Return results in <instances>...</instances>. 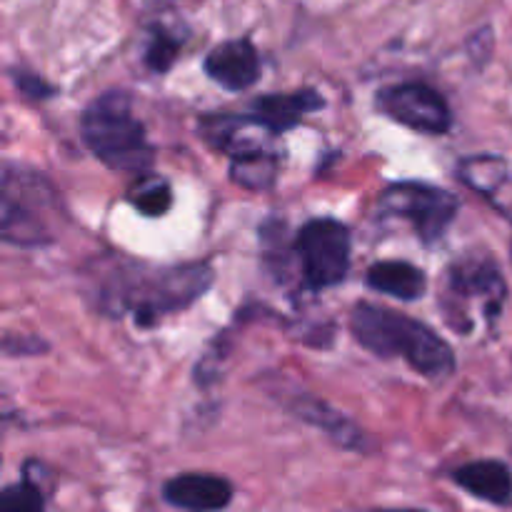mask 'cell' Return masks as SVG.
I'll use <instances>...</instances> for the list:
<instances>
[{
  "instance_id": "obj_3",
  "label": "cell",
  "mask_w": 512,
  "mask_h": 512,
  "mask_svg": "<svg viewBox=\"0 0 512 512\" xmlns=\"http://www.w3.org/2000/svg\"><path fill=\"white\" fill-rule=\"evenodd\" d=\"M213 285V270L205 263L178 265V268L158 270L150 280H125L113 285L115 293H108V308L130 310L140 328H153L165 313H178L193 305L205 290Z\"/></svg>"
},
{
  "instance_id": "obj_21",
  "label": "cell",
  "mask_w": 512,
  "mask_h": 512,
  "mask_svg": "<svg viewBox=\"0 0 512 512\" xmlns=\"http://www.w3.org/2000/svg\"><path fill=\"white\" fill-rule=\"evenodd\" d=\"M10 80L15 83L18 93L28 95L33 100H45V98H53L58 90L55 85H50L48 80H43L40 75L30 73V70H10Z\"/></svg>"
},
{
  "instance_id": "obj_17",
  "label": "cell",
  "mask_w": 512,
  "mask_h": 512,
  "mask_svg": "<svg viewBox=\"0 0 512 512\" xmlns=\"http://www.w3.org/2000/svg\"><path fill=\"white\" fill-rule=\"evenodd\" d=\"M293 413L298 418H303L305 423L310 425H318L323 428L325 433L333 435L343 448H360V440H363V433L355 428L350 420H345L343 415L330 410L323 400H315V398H298L293 405Z\"/></svg>"
},
{
  "instance_id": "obj_20",
  "label": "cell",
  "mask_w": 512,
  "mask_h": 512,
  "mask_svg": "<svg viewBox=\"0 0 512 512\" xmlns=\"http://www.w3.org/2000/svg\"><path fill=\"white\" fill-rule=\"evenodd\" d=\"M23 473V480L18 485H10L0 495V510L3 512H43V488L35 483V475H30L28 470H23Z\"/></svg>"
},
{
  "instance_id": "obj_9",
  "label": "cell",
  "mask_w": 512,
  "mask_h": 512,
  "mask_svg": "<svg viewBox=\"0 0 512 512\" xmlns=\"http://www.w3.org/2000/svg\"><path fill=\"white\" fill-rule=\"evenodd\" d=\"M505 280L500 275L498 265L485 255H473L463 258L448 270V295L460 303V300L480 298L483 310L488 318H498L505 303Z\"/></svg>"
},
{
  "instance_id": "obj_8",
  "label": "cell",
  "mask_w": 512,
  "mask_h": 512,
  "mask_svg": "<svg viewBox=\"0 0 512 512\" xmlns=\"http://www.w3.org/2000/svg\"><path fill=\"white\" fill-rule=\"evenodd\" d=\"M200 135L205 143L213 145L220 153H228L230 158L258 153V150H275L270 145L273 130L260 123L255 115H230V113H210L203 115L198 123Z\"/></svg>"
},
{
  "instance_id": "obj_10",
  "label": "cell",
  "mask_w": 512,
  "mask_h": 512,
  "mask_svg": "<svg viewBox=\"0 0 512 512\" xmlns=\"http://www.w3.org/2000/svg\"><path fill=\"white\" fill-rule=\"evenodd\" d=\"M203 68L205 75L220 88L240 93L258 83L260 55L248 38L225 40L205 55Z\"/></svg>"
},
{
  "instance_id": "obj_14",
  "label": "cell",
  "mask_w": 512,
  "mask_h": 512,
  "mask_svg": "<svg viewBox=\"0 0 512 512\" xmlns=\"http://www.w3.org/2000/svg\"><path fill=\"white\" fill-rule=\"evenodd\" d=\"M365 283L375 293L413 303V300L423 298L425 290H428V275H425L423 268H418L413 263H405V260H380V263L368 268Z\"/></svg>"
},
{
  "instance_id": "obj_7",
  "label": "cell",
  "mask_w": 512,
  "mask_h": 512,
  "mask_svg": "<svg viewBox=\"0 0 512 512\" xmlns=\"http://www.w3.org/2000/svg\"><path fill=\"white\" fill-rule=\"evenodd\" d=\"M380 113L410 130L445 135L453 125V113L443 95L425 83H398L383 88L375 98Z\"/></svg>"
},
{
  "instance_id": "obj_13",
  "label": "cell",
  "mask_w": 512,
  "mask_h": 512,
  "mask_svg": "<svg viewBox=\"0 0 512 512\" xmlns=\"http://www.w3.org/2000/svg\"><path fill=\"white\" fill-rule=\"evenodd\" d=\"M453 483L493 505L512 503V473L500 460H473L453 470Z\"/></svg>"
},
{
  "instance_id": "obj_11",
  "label": "cell",
  "mask_w": 512,
  "mask_h": 512,
  "mask_svg": "<svg viewBox=\"0 0 512 512\" xmlns=\"http://www.w3.org/2000/svg\"><path fill=\"white\" fill-rule=\"evenodd\" d=\"M163 500L178 510H223L233 500V485L220 478V475L183 473L175 475L163 485Z\"/></svg>"
},
{
  "instance_id": "obj_2",
  "label": "cell",
  "mask_w": 512,
  "mask_h": 512,
  "mask_svg": "<svg viewBox=\"0 0 512 512\" xmlns=\"http://www.w3.org/2000/svg\"><path fill=\"white\" fill-rule=\"evenodd\" d=\"M80 135L90 153L110 170L143 175L153 168L155 150L125 90H108L90 100L80 118Z\"/></svg>"
},
{
  "instance_id": "obj_19",
  "label": "cell",
  "mask_w": 512,
  "mask_h": 512,
  "mask_svg": "<svg viewBox=\"0 0 512 512\" xmlns=\"http://www.w3.org/2000/svg\"><path fill=\"white\" fill-rule=\"evenodd\" d=\"M180 48H183V38L170 30H165L163 25H155L150 30L148 45H145V65H148L153 73H168L173 68V63L178 60Z\"/></svg>"
},
{
  "instance_id": "obj_12",
  "label": "cell",
  "mask_w": 512,
  "mask_h": 512,
  "mask_svg": "<svg viewBox=\"0 0 512 512\" xmlns=\"http://www.w3.org/2000/svg\"><path fill=\"white\" fill-rule=\"evenodd\" d=\"M325 108V98L313 88L293 90V93H268L250 103V115L268 125L273 133H285L295 128L308 113Z\"/></svg>"
},
{
  "instance_id": "obj_16",
  "label": "cell",
  "mask_w": 512,
  "mask_h": 512,
  "mask_svg": "<svg viewBox=\"0 0 512 512\" xmlns=\"http://www.w3.org/2000/svg\"><path fill=\"white\" fill-rule=\"evenodd\" d=\"M280 173V155L278 150H258V153L240 155L230 163V178L235 185L245 190L263 193L270 190L278 180Z\"/></svg>"
},
{
  "instance_id": "obj_1",
  "label": "cell",
  "mask_w": 512,
  "mask_h": 512,
  "mask_svg": "<svg viewBox=\"0 0 512 512\" xmlns=\"http://www.w3.org/2000/svg\"><path fill=\"white\" fill-rule=\"evenodd\" d=\"M350 333L378 358H403L415 373L443 380L455 373L453 348L433 328L375 303L350 310Z\"/></svg>"
},
{
  "instance_id": "obj_15",
  "label": "cell",
  "mask_w": 512,
  "mask_h": 512,
  "mask_svg": "<svg viewBox=\"0 0 512 512\" xmlns=\"http://www.w3.org/2000/svg\"><path fill=\"white\" fill-rule=\"evenodd\" d=\"M458 178L463 180L468 188L478 190L488 200H493L498 208H503L500 195L512 183V175L508 163L498 155H473L458 163Z\"/></svg>"
},
{
  "instance_id": "obj_5",
  "label": "cell",
  "mask_w": 512,
  "mask_h": 512,
  "mask_svg": "<svg viewBox=\"0 0 512 512\" xmlns=\"http://www.w3.org/2000/svg\"><path fill=\"white\" fill-rule=\"evenodd\" d=\"M305 288H335L348 278L350 230L335 218H313L295 235Z\"/></svg>"
},
{
  "instance_id": "obj_6",
  "label": "cell",
  "mask_w": 512,
  "mask_h": 512,
  "mask_svg": "<svg viewBox=\"0 0 512 512\" xmlns=\"http://www.w3.org/2000/svg\"><path fill=\"white\" fill-rule=\"evenodd\" d=\"M458 198L453 193L425 183H395L378 198L383 218H405L425 245L438 243L458 215Z\"/></svg>"
},
{
  "instance_id": "obj_18",
  "label": "cell",
  "mask_w": 512,
  "mask_h": 512,
  "mask_svg": "<svg viewBox=\"0 0 512 512\" xmlns=\"http://www.w3.org/2000/svg\"><path fill=\"white\" fill-rule=\"evenodd\" d=\"M128 203L145 218H160L173 205V190H170L168 180L160 178V175L143 173L130 185Z\"/></svg>"
},
{
  "instance_id": "obj_4",
  "label": "cell",
  "mask_w": 512,
  "mask_h": 512,
  "mask_svg": "<svg viewBox=\"0 0 512 512\" xmlns=\"http://www.w3.org/2000/svg\"><path fill=\"white\" fill-rule=\"evenodd\" d=\"M55 210V190L38 173L5 165L3 173V233L5 243L45 245L53 240L45 213Z\"/></svg>"
},
{
  "instance_id": "obj_22",
  "label": "cell",
  "mask_w": 512,
  "mask_h": 512,
  "mask_svg": "<svg viewBox=\"0 0 512 512\" xmlns=\"http://www.w3.org/2000/svg\"><path fill=\"white\" fill-rule=\"evenodd\" d=\"M510 258H512V245H510Z\"/></svg>"
}]
</instances>
